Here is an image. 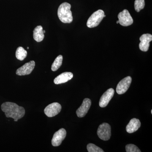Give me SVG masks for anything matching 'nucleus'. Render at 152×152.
Here are the masks:
<instances>
[{
  "instance_id": "nucleus-1",
  "label": "nucleus",
  "mask_w": 152,
  "mask_h": 152,
  "mask_svg": "<svg viewBox=\"0 0 152 152\" xmlns=\"http://www.w3.org/2000/svg\"><path fill=\"white\" fill-rule=\"evenodd\" d=\"M1 108L7 118H12L15 122L23 118L25 114L24 108L15 103L10 102L4 103L1 106Z\"/></svg>"
},
{
  "instance_id": "nucleus-2",
  "label": "nucleus",
  "mask_w": 152,
  "mask_h": 152,
  "mask_svg": "<svg viewBox=\"0 0 152 152\" xmlns=\"http://www.w3.org/2000/svg\"><path fill=\"white\" fill-rule=\"evenodd\" d=\"M71 5L67 2L61 4L58 9V15L60 20L64 23H70L73 21Z\"/></svg>"
},
{
  "instance_id": "nucleus-3",
  "label": "nucleus",
  "mask_w": 152,
  "mask_h": 152,
  "mask_svg": "<svg viewBox=\"0 0 152 152\" xmlns=\"http://www.w3.org/2000/svg\"><path fill=\"white\" fill-rule=\"evenodd\" d=\"M104 12L102 10H99L94 12L89 18L87 23V26L89 28L97 26L103 19Z\"/></svg>"
},
{
  "instance_id": "nucleus-4",
  "label": "nucleus",
  "mask_w": 152,
  "mask_h": 152,
  "mask_svg": "<svg viewBox=\"0 0 152 152\" xmlns=\"http://www.w3.org/2000/svg\"><path fill=\"white\" fill-rule=\"evenodd\" d=\"M97 135L99 137L104 141H107L110 138L111 136V128L107 123L101 124L97 130Z\"/></svg>"
},
{
  "instance_id": "nucleus-5",
  "label": "nucleus",
  "mask_w": 152,
  "mask_h": 152,
  "mask_svg": "<svg viewBox=\"0 0 152 152\" xmlns=\"http://www.w3.org/2000/svg\"><path fill=\"white\" fill-rule=\"evenodd\" d=\"M119 23L123 26H128L132 24L133 19L127 10H124L118 15Z\"/></svg>"
},
{
  "instance_id": "nucleus-6",
  "label": "nucleus",
  "mask_w": 152,
  "mask_h": 152,
  "mask_svg": "<svg viewBox=\"0 0 152 152\" xmlns=\"http://www.w3.org/2000/svg\"><path fill=\"white\" fill-rule=\"evenodd\" d=\"M61 108V106L58 103H53L46 107L44 110V112L47 116L50 118L54 117L59 113Z\"/></svg>"
},
{
  "instance_id": "nucleus-7",
  "label": "nucleus",
  "mask_w": 152,
  "mask_h": 152,
  "mask_svg": "<svg viewBox=\"0 0 152 152\" xmlns=\"http://www.w3.org/2000/svg\"><path fill=\"white\" fill-rule=\"evenodd\" d=\"M132 82V78L130 76H128L122 80L117 85V94L121 95L126 93L130 86Z\"/></svg>"
},
{
  "instance_id": "nucleus-8",
  "label": "nucleus",
  "mask_w": 152,
  "mask_h": 152,
  "mask_svg": "<svg viewBox=\"0 0 152 152\" xmlns=\"http://www.w3.org/2000/svg\"><path fill=\"white\" fill-rule=\"evenodd\" d=\"M66 136V132L64 129H61L54 134L52 140V144L53 146H59L62 142Z\"/></svg>"
},
{
  "instance_id": "nucleus-9",
  "label": "nucleus",
  "mask_w": 152,
  "mask_h": 152,
  "mask_svg": "<svg viewBox=\"0 0 152 152\" xmlns=\"http://www.w3.org/2000/svg\"><path fill=\"white\" fill-rule=\"evenodd\" d=\"M35 66V63L34 61H31L26 63L24 65L18 69L16 72L18 75L24 76L28 75L32 72Z\"/></svg>"
},
{
  "instance_id": "nucleus-10",
  "label": "nucleus",
  "mask_w": 152,
  "mask_h": 152,
  "mask_svg": "<svg viewBox=\"0 0 152 152\" xmlns=\"http://www.w3.org/2000/svg\"><path fill=\"white\" fill-rule=\"evenodd\" d=\"M91 105V101L88 98L84 99L81 105L77 110L76 114L79 118H83L86 115Z\"/></svg>"
},
{
  "instance_id": "nucleus-11",
  "label": "nucleus",
  "mask_w": 152,
  "mask_h": 152,
  "mask_svg": "<svg viewBox=\"0 0 152 152\" xmlns=\"http://www.w3.org/2000/svg\"><path fill=\"white\" fill-rule=\"evenodd\" d=\"M115 91L113 88H110L104 93L100 99L99 105L101 107H105L108 104L113 97Z\"/></svg>"
},
{
  "instance_id": "nucleus-12",
  "label": "nucleus",
  "mask_w": 152,
  "mask_h": 152,
  "mask_svg": "<svg viewBox=\"0 0 152 152\" xmlns=\"http://www.w3.org/2000/svg\"><path fill=\"white\" fill-rule=\"evenodd\" d=\"M140 43L139 48L142 51L147 52L150 46V42L152 40V36L151 34H144L140 38Z\"/></svg>"
},
{
  "instance_id": "nucleus-13",
  "label": "nucleus",
  "mask_w": 152,
  "mask_h": 152,
  "mask_svg": "<svg viewBox=\"0 0 152 152\" xmlns=\"http://www.w3.org/2000/svg\"><path fill=\"white\" fill-rule=\"evenodd\" d=\"M73 77V74L70 72H65L57 76L54 80L55 84L58 85L66 83Z\"/></svg>"
},
{
  "instance_id": "nucleus-14",
  "label": "nucleus",
  "mask_w": 152,
  "mask_h": 152,
  "mask_svg": "<svg viewBox=\"0 0 152 152\" xmlns=\"http://www.w3.org/2000/svg\"><path fill=\"white\" fill-rule=\"evenodd\" d=\"M140 126L141 122L140 120L134 118L130 120L129 123L127 125L126 130L128 133L131 134L137 131L140 127Z\"/></svg>"
},
{
  "instance_id": "nucleus-15",
  "label": "nucleus",
  "mask_w": 152,
  "mask_h": 152,
  "mask_svg": "<svg viewBox=\"0 0 152 152\" xmlns=\"http://www.w3.org/2000/svg\"><path fill=\"white\" fill-rule=\"evenodd\" d=\"M33 37L34 39L38 42H42L44 39L45 37V35L43 32V28L42 26H37V27L35 28L33 31Z\"/></svg>"
},
{
  "instance_id": "nucleus-16",
  "label": "nucleus",
  "mask_w": 152,
  "mask_h": 152,
  "mask_svg": "<svg viewBox=\"0 0 152 152\" xmlns=\"http://www.w3.org/2000/svg\"><path fill=\"white\" fill-rule=\"evenodd\" d=\"M27 56V52L21 47H18L16 51V57L18 60L23 61Z\"/></svg>"
},
{
  "instance_id": "nucleus-17",
  "label": "nucleus",
  "mask_w": 152,
  "mask_h": 152,
  "mask_svg": "<svg viewBox=\"0 0 152 152\" xmlns=\"http://www.w3.org/2000/svg\"><path fill=\"white\" fill-rule=\"evenodd\" d=\"M63 59V57L62 55H59L56 58L52 65L51 69L52 71L55 72L59 69L62 64Z\"/></svg>"
},
{
  "instance_id": "nucleus-18",
  "label": "nucleus",
  "mask_w": 152,
  "mask_h": 152,
  "mask_svg": "<svg viewBox=\"0 0 152 152\" xmlns=\"http://www.w3.org/2000/svg\"><path fill=\"white\" fill-rule=\"evenodd\" d=\"M145 0H135L134 2L135 10L139 12L145 7Z\"/></svg>"
},
{
  "instance_id": "nucleus-19",
  "label": "nucleus",
  "mask_w": 152,
  "mask_h": 152,
  "mask_svg": "<svg viewBox=\"0 0 152 152\" xmlns=\"http://www.w3.org/2000/svg\"><path fill=\"white\" fill-rule=\"evenodd\" d=\"M87 150L89 152H104L103 150L96 145L90 143L87 145Z\"/></svg>"
},
{
  "instance_id": "nucleus-20",
  "label": "nucleus",
  "mask_w": 152,
  "mask_h": 152,
  "mask_svg": "<svg viewBox=\"0 0 152 152\" xmlns=\"http://www.w3.org/2000/svg\"><path fill=\"white\" fill-rule=\"evenodd\" d=\"M126 151L127 152H141L138 148L133 144H129L126 146Z\"/></svg>"
},
{
  "instance_id": "nucleus-21",
  "label": "nucleus",
  "mask_w": 152,
  "mask_h": 152,
  "mask_svg": "<svg viewBox=\"0 0 152 152\" xmlns=\"http://www.w3.org/2000/svg\"><path fill=\"white\" fill-rule=\"evenodd\" d=\"M43 32L44 34H45V31H43Z\"/></svg>"
},
{
  "instance_id": "nucleus-22",
  "label": "nucleus",
  "mask_w": 152,
  "mask_h": 152,
  "mask_svg": "<svg viewBox=\"0 0 152 152\" xmlns=\"http://www.w3.org/2000/svg\"><path fill=\"white\" fill-rule=\"evenodd\" d=\"M116 23H117V24L119 23V21H118H118H117V22H116Z\"/></svg>"
},
{
  "instance_id": "nucleus-23",
  "label": "nucleus",
  "mask_w": 152,
  "mask_h": 152,
  "mask_svg": "<svg viewBox=\"0 0 152 152\" xmlns=\"http://www.w3.org/2000/svg\"><path fill=\"white\" fill-rule=\"evenodd\" d=\"M27 49H29V47H27Z\"/></svg>"
},
{
  "instance_id": "nucleus-24",
  "label": "nucleus",
  "mask_w": 152,
  "mask_h": 152,
  "mask_svg": "<svg viewBox=\"0 0 152 152\" xmlns=\"http://www.w3.org/2000/svg\"><path fill=\"white\" fill-rule=\"evenodd\" d=\"M106 17V15H104V17Z\"/></svg>"
}]
</instances>
